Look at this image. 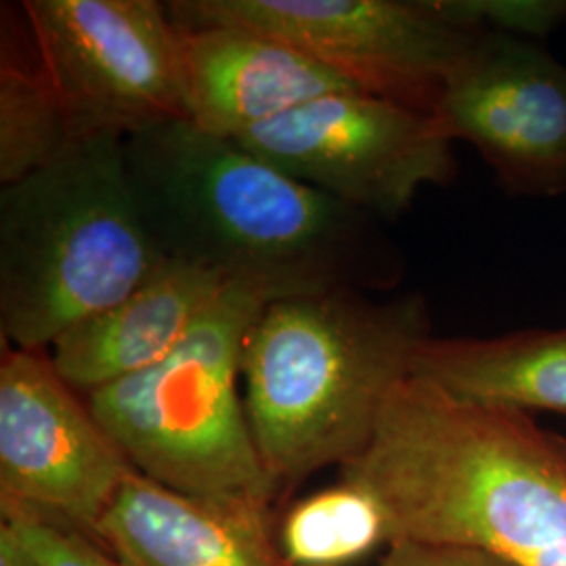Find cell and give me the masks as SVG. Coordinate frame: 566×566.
Instances as JSON below:
<instances>
[{
	"label": "cell",
	"instance_id": "1",
	"mask_svg": "<svg viewBox=\"0 0 566 566\" xmlns=\"http://www.w3.org/2000/svg\"><path fill=\"white\" fill-rule=\"evenodd\" d=\"M145 223L166 259L202 266L264 303L390 290L403 259L380 221L191 122L124 139Z\"/></svg>",
	"mask_w": 566,
	"mask_h": 566
},
{
	"label": "cell",
	"instance_id": "2",
	"mask_svg": "<svg viewBox=\"0 0 566 566\" xmlns=\"http://www.w3.org/2000/svg\"><path fill=\"white\" fill-rule=\"evenodd\" d=\"M340 479L378 500L390 542L486 547L516 563L566 552L565 437L418 376L392 390Z\"/></svg>",
	"mask_w": 566,
	"mask_h": 566
},
{
	"label": "cell",
	"instance_id": "3",
	"mask_svg": "<svg viewBox=\"0 0 566 566\" xmlns=\"http://www.w3.org/2000/svg\"><path fill=\"white\" fill-rule=\"evenodd\" d=\"M422 294L364 290L269 303L242 350L248 422L275 489L364 451L430 338Z\"/></svg>",
	"mask_w": 566,
	"mask_h": 566
},
{
	"label": "cell",
	"instance_id": "4",
	"mask_svg": "<svg viewBox=\"0 0 566 566\" xmlns=\"http://www.w3.org/2000/svg\"><path fill=\"white\" fill-rule=\"evenodd\" d=\"M166 261L145 223L124 139L72 143L0 187V336L51 348L72 325L120 303Z\"/></svg>",
	"mask_w": 566,
	"mask_h": 566
},
{
	"label": "cell",
	"instance_id": "5",
	"mask_svg": "<svg viewBox=\"0 0 566 566\" xmlns=\"http://www.w3.org/2000/svg\"><path fill=\"white\" fill-rule=\"evenodd\" d=\"M266 306L227 285L168 357L86 395L130 465L182 495L266 512L275 485L248 422L242 350Z\"/></svg>",
	"mask_w": 566,
	"mask_h": 566
},
{
	"label": "cell",
	"instance_id": "6",
	"mask_svg": "<svg viewBox=\"0 0 566 566\" xmlns=\"http://www.w3.org/2000/svg\"><path fill=\"white\" fill-rule=\"evenodd\" d=\"M179 25L273 36L355 91L439 116L447 84L485 28L455 0H172Z\"/></svg>",
	"mask_w": 566,
	"mask_h": 566
},
{
	"label": "cell",
	"instance_id": "7",
	"mask_svg": "<svg viewBox=\"0 0 566 566\" xmlns=\"http://www.w3.org/2000/svg\"><path fill=\"white\" fill-rule=\"evenodd\" d=\"M74 139L187 120L181 30L158 0L20 2Z\"/></svg>",
	"mask_w": 566,
	"mask_h": 566
},
{
	"label": "cell",
	"instance_id": "8",
	"mask_svg": "<svg viewBox=\"0 0 566 566\" xmlns=\"http://www.w3.org/2000/svg\"><path fill=\"white\" fill-rule=\"evenodd\" d=\"M233 142L378 221L399 219L422 189L455 177V142L437 114L353 88L304 103Z\"/></svg>",
	"mask_w": 566,
	"mask_h": 566
},
{
	"label": "cell",
	"instance_id": "9",
	"mask_svg": "<svg viewBox=\"0 0 566 566\" xmlns=\"http://www.w3.org/2000/svg\"><path fill=\"white\" fill-rule=\"evenodd\" d=\"M135 468L61 378L49 348L2 344L0 506L39 512L97 539Z\"/></svg>",
	"mask_w": 566,
	"mask_h": 566
},
{
	"label": "cell",
	"instance_id": "10",
	"mask_svg": "<svg viewBox=\"0 0 566 566\" xmlns=\"http://www.w3.org/2000/svg\"><path fill=\"white\" fill-rule=\"evenodd\" d=\"M439 118L510 196L566 193V65L539 42L485 25L447 84Z\"/></svg>",
	"mask_w": 566,
	"mask_h": 566
},
{
	"label": "cell",
	"instance_id": "11",
	"mask_svg": "<svg viewBox=\"0 0 566 566\" xmlns=\"http://www.w3.org/2000/svg\"><path fill=\"white\" fill-rule=\"evenodd\" d=\"M179 30L187 122L208 135L233 142L304 103L350 88L263 32L231 23Z\"/></svg>",
	"mask_w": 566,
	"mask_h": 566
},
{
	"label": "cell",
	"instance_id": "12",
	"mask_svg": "<svg viewBox=\"0 0 566 566\" xmlns=\"http://www.w3.org/2000/svg\"><path fill=\"white\" fill-rule=\"evenodd\" d=\"M97 539L118 566H290L263 510L189 497L137 470L107 507Z\"/></svg>",
	"mask_w": 566,
	"mask_h": 566
},
{
	"label": "cell",
	"instance_id": "13",
	"mask_svg": "<svg viewBox=\"0 0 566 566\" xmlns=\"http://www.w3.org/2000/svg\"><path fill=\"white\" fill-rule=\"evenodd\" d=\"M227 283L166 259L120 303L72 325L49 348L61 378L84 395L163 361L191 334Z\"/></svg>",
	"mask_w": 566,
	"mask_h": 566
},
{
	"label": "cell",
	"instance_id": "14",
	"mask_svg": "<svg viewBox=\"0 0 566 566\" xmlns=\"http://www.w3.org/2000/svg\"><path fill=\"white\" fill-rule=\"evenodd\" d=\"M468 403L566 416V325L491 338L430 336L413 374Z\"/></svg>",
	"mask_w": 566,
	"mask_h": 566
},
{
	"label": "cell",
	"instance_id": "15",
	"mask_svg": "<svg viewBox=\"0 0 566 566\" xmlns=\"http://www.w3.org/2000/svg\"><path fill=\"white\" fill-rule=\"evenodd\" d=\"M0 21V185L21 181L76 142L49 81L21 4Z\"/></svg>",
	"mask_w": 566,
	"mask_h": 566
},
{
	"label": "cell",
	"instance_id": "16",
	"mask_svg": "<svg viewBox=\"0 0 566 566\" xmlns=\"http://www.w3.org/2000/svg\"><path fill=\"white\" fill-rule=\"evenodd\" d=\"M382 544H390L385 510L343 479L292 507L277 535L290 566H353Z\"/></svg>",
	"mask_w": 566,
	"mask_h": 566
},
{
	"label": "cell",
	"instance_id": "17",
	"mask_svg": "<svg viewBox=\"0 0 566 566\" xmlns=\"http://www.w3.org/2000/svg\"><path fill=\"white\" fill-rule=\"evenodd\" d=\"M2 521L20 531L21 539L42 566H118L76 526L18 506H2Z\"/></svg>",
	"mask_w": 566,
	"mask_h": 566
},
{
	"label": "cell",
	"instance_id": "18",
	"mask_svg": "<svg viewBox=\"0 0 566 566\" xmlns=\"http://www.w3.org/2000/svg\"><path fill=\"white\" fill-rule=\"evenodd\" d=\"M468 18L489 28L504 30L521 36H544L566 21V2H535V0H458Z\"/></svg>",
	"mask_w": 566,
	"mask_h": 566
},
{
	"label": "cell",
	"instance_id": "19",
	"mask_svg": "<svg viewBox=\"0 0 566 566\" xmlns=\"http://www.w3.org/2000/svg\"><path fill=\"white\" fill-rule=\"evenodd\" d=\"M388 546L380 566H521L486 547L430 544L418 539H397Z\"/></svg>",
	"mask_w": 566,
	"mask_h": 566
},
{
	"label": "cell",
	"instance_id": "20",
	"mask_svg": "<svg viewBox=\"0 0 566 566\" xmlns=\"http://www.w3.org/2000/svg\"><path fill=\"white\" fill-rule=\"evenodd\" d=\"M0 566H42L9 521L0 526Z\"/></svg>",
	"mask_w": 566,
	"mask_h": 566
},
{
	"label": "cell",
	"instance_id": "21",
	"mask_svg": "<svg viewBox=\"0 0 566 566\" xmlns=\"http://www.w3.org/2000/svg\"><path fill=\"white\" fill-rule=\"evenodd\" d=\"M521 566H566V552H546L537 556H528L518 563Z\"/></svg>",
	"mask_w": 566,
	"mask_h": 566
}]
</instances>
